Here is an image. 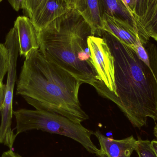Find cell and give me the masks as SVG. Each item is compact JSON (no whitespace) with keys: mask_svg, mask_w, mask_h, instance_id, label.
Instances as JSON below:
<instances>
[{"mask_svg":"<svg viewBox=\"0 0 157 157\" xmlns=\"http://www.w3.org/2000/svg\"><path fill=\"white\" fill-rule=\"evenodd\" d=\"M101 36L114 57L116 93L99 80L92 86L116 104L134 127L141 129L148 118L157 122V53L149 66L132 48L114 36L103 31Z\"/></svg>","mask_w":157,"mask_h":157,"instance_id":"cell-1","label":"cell"},{"mask_svg":"<svg viewBox=\"0 0 157 157\" xmlns=\"http://www.w3.org/2000/svg\"><path fill=\"white\" fill-rule=\"evenodd\" d=\"M83 82L40 52L25 57L17 85L23 96L36 109L60 114L76 123L89 119L82 109L78 92Z\"/></svg>","mask_w":157,"mask_h":157,"instance_id":"cell-2","label":"cell"},{"mask_svg":"<svg viewBox=\"0 0 157 157\" xmlns=\"http://www.w3.org/2000/svg\"><path fill=\"white\" fill-rule=\"evenodd\" d=\"M40 52L81 80L92 86L99 80L91 59L87 39L90 26L77 11L69 13L38 32Z\"/></svg>","mask_w":157,"mask_h":157,"instance_id":"cell-3","label":"cell"},{"mask_svg":"<svg viewBox=\"0 0 157 157\" xmlns=\"http://www.w3.org/2000/svg\"><path fill=\"white\" fill-rule=\"evenodd\" d=\"M16 121V135L31 130H40L63 136L79 143L89 153L100 156V150L91 140L93 131L66 117L42 110L21 109L13 112Z\"/></svg>","mask_w":157,"mask_h":157,"instance_id":"cell-4","label":"cell"},{"mask_svg":"<svg viewBox=\"0 0 157 157\" xmlns=\"http://www.w3.org/2000/svg\"><path fill=\"white\" fill-rule=\"evenodd\" d=\"M4 45L9 54V66L5 85L4 100L1 110L0 143L12 149L17 136L11 128L13 118V101L14 89L17 77V63L19 53V43L17 31L11 29L6 37Z\"/></svg>","mask_w":157,"mask_h":157,"instance_id":"cell-5","label":"cell"},{"mask_svg":"<svg viewBox=\"0 0 157 157\" xmlns=\"http://www.w3.org/2000/svg\"><path fill=\"white\" fill-rule=\"evenodd\" d=\"M91 59L102 81L113 94L116 93L114 78V59L105 40L101 37L90 36L87 39Z\"/></svg>","mask_w":157,"mask_h":157,"instance_id":"cell-6","label":"cell"},{"mask_svg":"<svg viewBox=\"0 0 157 157\" xmlns=\"http://www.w3.org/2000/svg\"><path fill=\"white\" fill-rule=\"evenodd\" d=\"M73 8L65 0H43L29 18L38 33Z\"/></svg>","mask_w":157,"mask_h":157,"instance_id":"cell-7","label":"cell"},{"mask_svg":"<svg viewBox=\"0 0 157 157\" xmlns=\"http://www.w3.org/2000/svg\"><path fill=\"white\" fill-rule=\"evenodd\" d=\"M102 31L113 35L125 45L132 48L139 38L137 29L130 22L104 13L102 15Z\"/></svg>","mask_w":157,"mask_h":157,"instance_id":"cell-8","label":"cell"},{"mask_svg":"<svg viewBox=\"0 0 157 157\" xmlns=\"http://www.w3.org/2000/svg\"><path fill=\"white\" fill-rule=\"evenodd\" d=\"M94 135L98 141L101 153L105 157H131L136 149L137 140L133 136L117 140L107 137L99 131Z\"/></svg>","mask_w":157,"mask_h":157,"instance_id":"cell-9","label":"cell"},{"mask_svg":"<svg viewBox=\"0 0 157 157\" xmlns=\"http://www.w3.org/2000/svg\"><path fill=\"white\" fill-rule=\"evenodd\" d=\"M14 27L17 31L20 55L25 58L33 51L39 50L37 32L29 17L24 16L17 17Z\"/></svg>","mask_w":157,"mask_h":157,"instance_id":"cell-10","label":"cell"},{"mask_svg":"<svg viewBox=\"0 0 157 157\" xmlns=\"http://www.w3.org/2000/svg\"><path fill=\"white\" fill-rule=\"evenodd\" d=\"M75 9L90 26L92 35L101 37L102 14L99 0H79Z\"/></svg>","mask_w":157,"mask_h":157,"instance_id":"cell-11","label":"cell"},{"mask_svg":"<svg viewBox=\"0 0 157 157\" xmlns=\"http://www.w3.org/2000/svg\"><path fill=\"white\" fill-rule=\"evenodd\" d=\"M157 9V0H136L133 14L136 20L138 36L142 43H146L149 37L143 27L149 21Z\"/></svg>","mask_w":157,"mask_h":157,"instance_id":"cell-12","label":"cell"},{"mask_svg":"<svg viewBox=\"0 0 157 157\" xmlns=\"http://www.w3.org/2000/svg\"><path fill=\"white\" fill-rule=\"evenodd\" d=\"M99 2L101 14L106 13L126 20L137 30L135 17L125 0H99Z\"/></svg>","mask_w":157,"mask_h":157,"instance_id":"cell-13","label":"cell"},{"mask_svg":"<svg viewBox=\"0 0 157 157\" xmlns=\"http://www.w3.org/2000/svg\"><path fill=\"white\" fill-rule=\"evenodd\" d=\"M9 54L4 44L0 43V111L2 110L4 100L5 85L3 84L5 76L8 71Z\"/></svg>","mask_w":157,"mask_h":157,"instance_id":"cell-14","label":"cell"},{"mask_svg":"<svg viewBox=\"0 0 157 157\" xmlns=\"http://www.w3.org/2000/svg\"><path fill=\"white\" fill-rule=\"evenodd\" d=\"M139 157H157L151 147V141L138 138L135 150Z\"/></svg>","mask_w":157,"mask_h":157,"instance_id":"cell-15","label":"cell"},{"mask_svg":"<svg viewBox=\"0 0 157 157\" xmlns=\"http://www.w3.org/2000/svg\"><path fill=\"white\" fill-rule=\"evenodd\" d=\"M143 30L149 38L157 41V9L151 19L144 26Z\"/></svg>","mask_w":157,"mask_h":157,"instance_id":"cell-16","label":"cell"},{"mask_svg":"<svg viewBox=\"0 0 157 157\" xmlns=\"http://www.w3.org/2000/svg\"><path fill=\"white\" fill-rule=\"evenodd\" d=\"M43 0H22L21 8L25 12L29 17L32 15L34 10Z\"/></svg>","mask_w":157,"mask_h":157,"instance_id":"cell-17","label":"cell"},{"mask_svg":"<svg viewBox=\"0 0 157 157\" xmlns=\"http://www.w3.org/2000/svg\"><path fill=\"white\" fill-rule=\"evenodd\" d=\"M14 10L17 12L21 8L22 0H7Z\"/></svg>","mask_w":157,"mask_h":157,"instance_id":"cell-18","label":"cell"},{"mask_svg":"<svg viewBox=\"0 0 157 157\" xmlns=\"http://www.w3.org/2000/svg\"><path fill=\"white\" fill-rule=\"evenodd\" d=\"M1 157H22L18 154L15 153L12 149L4 152Z\"/></svg>","mask_w":157,"mask_h":157,"instance_id":"cell-19","label":"cell"},{"mask_svg":"<svg viewBox=\"0 0 157 157\" xmlns=\"http://www.w3.org/2000/svg\"><path fill=\"white\" fill-rule=\"evenodd\" d=\"M125 1L130 9L132 12H133L135 5L136 0H125Z\"/></svg>","mask_w":157,"mask_h":157,"instance_id":"cell-20","label":"cell"},{"mask_svg":"<svg viewBox=\"0 0 157 157\" xmlns=\"http://www.w3.org/2000/svg\"><path fill=\"white\" fill-rule=\"evenodd\" d=\"M151 147L157 156V140L151 141Z\"/></svg>","mask_w":157,"mask_h":157,"instance_id":"cell-21","label":"cell"},{"mask_svg":"<svg viewBox=\"0 0 157 157\" xmlns=\"http://www.w3.org/2000/svg\"><path fill=\"white\" fill-rule=\"evenodd\" d=\"M79 0H71V4L73 8L75 9L78 5Z\"/></svg>","mask_w":157,"mask_h":157,"instance_id":"cell-22","label":"cell"},{"mask_svg":"<svg viewBox=\"0 0 157 157\" xmlns=\"http://www.w3.org/2000/svg\"><path fill=\"white\" fill-rule=\"evenodd\" d=\"M154 135L157 139V123L156 124L155 126L154 127Z\"/></svg>","mask_w":157,"mask_h":157,"instance_id":"cell-23","label":"cell"},{"mask_svg":"<svg viewBox=\"0 0 157 157\" xmlns=\"http://www.w3.org/2000/svg\"><path fill=\"white\" fill-rule=\"evenodd\" d=\"M65 1H66V2H68L69 3V4H71V0H65Z\"/></svg>","mask_w":157,"mask_h":157,"instance_id":"cell-24","label":"cell"},{"mask_svg":"<svg viewBox=\"0 0 157 157\" xmlns=\"http://www.w3.org/2000/svg\"><path fill=\"white\" fill-rule=\"evenodd\" d=\"M100 157H105L104 156V155H102V154H101V155H100Z\"/></svg>","mask_w":157,"mask_h":157,"instance_id":"cell-25","label":"cell"},{"mask_svg":"<svg viewBox=\"0 0 157 157\" xmlns=\"http://www.w3.org/2000/svg\"><path fill=\"white\" fill-rule=\"evenodd\" d=\"M2 0H0V3H1V2H2Z\"/></svg>","mask_w":157,"mask_h":157,"instance_id":"cell-26","label":"cell"},{"mask_svg":"<svg viewBox=\"0 0 157 157\" xmlns=\"http://www.w3.org/2000/svg\"><path fill=\"white\" fill-rule=\"evenodd\" d=\"M0 113H1V111H0Z\"/></svg>","mask_w":157,"mask_h":157,"instance_id":"cell-27","label":"cell"}]
</instances>
